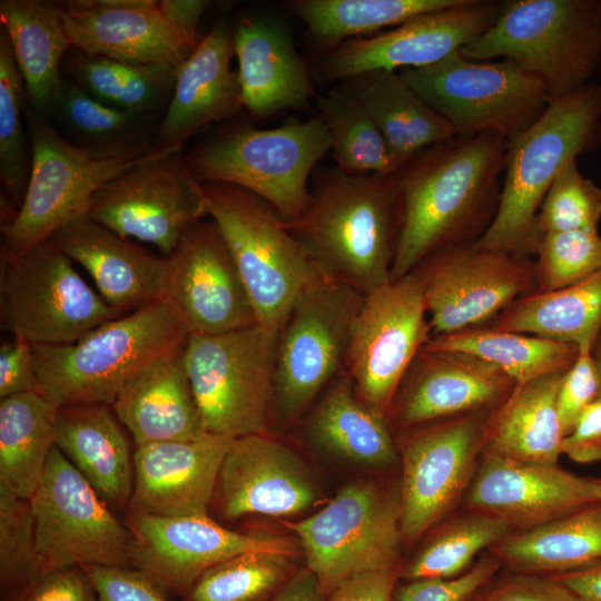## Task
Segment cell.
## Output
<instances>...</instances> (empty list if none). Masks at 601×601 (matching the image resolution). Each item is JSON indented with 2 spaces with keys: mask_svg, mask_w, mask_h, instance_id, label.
Instances as JSON below:
<instances>
[{
  "mask_svg": "<svg viewBox=\"0 0 601 601\" xmlns=\"http://www.w3.org/2000/svg\"><path fill=\"white\" fill-rule=\"evenodd\" d=\"M508 139L454 136L408 159L394 174L401 228L391 280L451 246L473 244L493 221L501 197Z\"/></svg>",
  "mask_w": 601,
  "mask_h": 601,
  "instance_id": "6da1fadb",
  "label": "cell"
},
{
  "mask_svg": "<svg viewBox=\"0 0 601 601\" xmlns=\"http://www.w3.org/2000/svg\"><path fill=\"white\" fill-rule=\"evenodd\" d=\"M287 227L324 279L365 296L391 282L401 228L394 177L315 170L307 205Z\"/></svg>",
  "mask_w": 601,
  "mask_h": 601,
  "instance_id": "7a4b0ae2",
  "label": "cell"
},
{
  "mask_svg": "<svg viewBox=\"0 0 601 601\" xmlns=\"http://www.w3.org/2000/svg\"><path fill=\"white\" fill-rule=\"evenodd\" d=\"M601 142V83L554 98L525 131L508 140L496 215L472 245L479 249L535 256L544 237L542 201L562 169Z\"/></svg>",
  "mask_w": 601,
  "mask_h": 601,
  "instance_id": "3957f363",
  "label": "cell"
},
{
  "mask_svg": "<svg viewBox=\"0 0 601 601\" xmlns=\"http://www.w3.org/2000/svg\"><path fill=\"white\" fill-rule=\"evenodd\" d=\"M189 331L168 298L114 318L61 345L32 344L42 394L57 408L102 403L160 357L181 352Z\"/></svg>",
  "mask_w": 601,
  "mask_h": 601,
  "instance_id": "277c9868",
  "label": "cell"
},
{
  "mask_svg": "<svg viewBox=\"0 0 601 601\" xmlns=\"http://www.w3.org/2000/svg\"><path fill=\"white\" fill-rule=\"evenodd\" d=\"M477 61L506 59L533 75L552 99L589 83L601 65V0H511L461 50Z\"/></svg>",
  "mask_w": 601,
  "mask_h": 601,
  "instance_id": "5b68a950",
  "label": "cell"
},
{
  "mask_svg": "<svg viewBox=\"0 0 601 601\" xmlns=\"http://www.w3.org/2000/svg\"><path fill=\"white\" fill-rule=\"evenodd\" d=\"M203 189L258 324L279 332L299 296L324 278L265 200L231 184L203 183Z\"/></svg>",
  "mask_w": 601,
  "mask_h": 601,
  "instance_id": "8992f818",
  "label": "cell"
},
{
  "mask_svg": "<svg viewBox=\"0 0 601 601\" xmlns=\"http://www.w3.org/2000/svg\"><path fill=\"white\" fill-rule=\"evenodd\" d=\"M329 150L328 129L318 115L270 129L236 127L196 148L186 161L201 183L250 191L292 224L307 205L309 177Z\"/></svg>",
  "mask_w": 601,
  "mask_h": 601,
  "instance_id": "52a82bcc",
  "label": "cell"
},
{
  "mask_svg": "<svg viewBox=\"0 0 601 601\" xmlns=\"http://www.w3.org/2000/svg\"><path fill=\"white\" fill-rule=\"evenodd\" d=\"M278 332L259 324L190 334L183 362L207 433L266 434L273 423Z\"/></svg>",
  "mask_w": 601,
  "mask_h": 601,
  "instance_id": "ba28073f",
  "label": "cell"
},
{
  "mask_svg": "<svg viewBox=\"0 0 601 601\" xmlns=\"http://www.w3.org/2000/svg\"><path fill=\"white\" fill-rule=\"evenodd\" d=\"M31 148L28 188L16 216L1 225V250L20 254L87 214L93 195L109 180L147 160L73 145L45 116L24 108Z\"/></svg>",
  "mask_w": 601,
  "mask_h": 601,
  "instance_id": "9c48e42d",
  "label": "cell"
},
{
  "mask_svg": "<svg viewBox=\"0 0 601 601\" xmlns=\"http://www.w3.org/2000/svg\"><path fill=\"white\" fill-rule=\"evenodd\" d=\"M400 73L456 136L497 134L509 140L530 128L552 100L542 81L514 62L472 60L460 50Z\"/></svg>",
  "mask_w": 601,
  "mask_h": 601,
  "instance_id": "30bf717a",
  "label": "cell"
},
{
  "mask_svg": "<svg viewBox=\"0 0 601 601\" xmlns=\"http://www.w3.org/2000/svg\"><path fill=\"white\" fill-rule=\"evenodd\" d=\"M0 308L4 328L41 345L73 343L122 316L85 282L52 238L20 254L1 250Z\"/></svg>",
  "mask_w": 601,
  "mask_h": 601,
  "instance_id": "8fae6325",
  "label": "cell"
},
{
  "mask_svg": "<svg viewBox=\"0 0 601 601\" xmlns=\"http://www.w3.org/2000/svg\"><path fill=\"white\" fill-rule=\"evenodd\" d=\"M288 528L326 597L352 577L401 565L400 489L376 481L348 483L318 512Z\"/></svg>",
  "mask_w": 601,
  "mask_h": 601,
  "instance_id": "7c38bea8",
  "label": "cell"
},
{
  "mask_svg": "<svg viewBox=\"0 0 601 601\" xmlns=\"http://www.w3.org/2000/svg\"><path fill=\"white\" fill-rule=\"evenodd\" d=\"M358 292L323 279L307 288L278 332L273 421L287 427L345 371Z\"/></svg>",
  "mask_w": 601,
  "mask_h": 601,
  "instance_id": "4fadbf2b",
  "label": "cell"
},
{
  "mask_svg": "<svg viewBox=\"0 0 601 601\" xmlns=\"http://www.w3.org/2000/svg\"><path fill=\"white\" fill-rule=\"evenodd\" d=\"M180 151L156 148L147 160L106 183L86 216L170 255L186 230L208 217L203 183Z\"/></svg>",
  "mask_w": 601,
  "mask_h": 601,
  "instance_id": "5bb4252c",
  "label": "cell"
},
{
  "mask_svg": "<svg viewBox=\"0 0 601 601\" xmlns=\"http://www.w3.org/2000/svg\"><path fill=\"white\" fill-rule=\"evenodd\" d=\"M39 554L49 570L130 566L134 539L111 508L55 446L30 497Z\"/></svg>",
  "mask_w": 601,
  "mask_h": 601,
  "instance_id": "9a60e30c",
  "label": "cell"
},
{
  "mask_svg": "<svg viewBox=\"0 0 601 601\" xmlns=\"http://www.w3.org/2000/svg\"><path fill=\"white\" fill-rule=\"evenodd\" d=\"M431 337L423 288L415 273L365 295L345 362L358 398L388 420L406 371Z\"/></svg>",
  "mask_w": 601,
  "mask_h": 601,
  "instance_id": "2e32d148",
  "label": "cell"
},
{
  "mask_svg": "<svg viewBox=\"0 0 601 601\" xmlns=\"http://www.w3.org/2000/svg\"><path fill=\"white\" fill-rule=\"evenodd\" d=\"M412 272L423 288L432 336L490 325L538 289L535 259L472 244L437 250Z\"/></svg>",
  "mask_w": 601,
  "mask_h": 601,
  "instance_id": "e0dca14e",
  "label": "cell"
},
{
  "mask_svg": "<svg viewBox=\"0 0 601 601\" xmlns=\"http://www.w3.org/2000/svg\"><path fill=\"white\" fill-rule=\"evenodd\" d=\"M489 412L440 420L404 431L400 484L404 542L418 540L466 493L482 454Z\"/></svg>",
  "mask_w": 601,
  "mask_h": 601,
  "instance_id": "ac0fdd59",
  "label": "cell"
},
{
  "mask_svg": "<svg viewBox=\"0 0 601 601\" xmlns=\"http://www.w3.org/2000/svg\"><path fill=\"white\" fill-rule=\"evenodd\" d=\"M500 2L459 0L371 37L328 49L313 77L341 83L371 71L416 69L436 63L481 36L495 20Z\"/></svg>",
  "mask_w": 601,
  "mask_h": 601,
  "instance_id": "d6986e66",
  "label": "cell"
},
{
  "mask_svg": "<svg viewBox=\"0 0 601 601\" xmlns=\"http://www.w3.org/2000/svg\"><path fill=\"white\" fill-rule=\"evenodd\" d=\"M126 525L134 539L130 566L165 593L181 598L203 573L235 555L296 553L285 538L234 531L209 515L159 516L128 511Z\"/></svg>",
  "mask_w": 601,
  "mask_h": 601,
  "instance_id": "ffe728a7",
  "label": "cell"
},
{
  "mask_svg": "<svg viewBox=\"0 0 601 601\" xmlns=\"http://www.w3.org/2000/svg\"><path fill=\"white\" fill-rule=\"evenodd\" d=\"M164 297L189 334H221L258 324L230 250L216 224L201 219L166 256Z\"/></svg>",
  "mask_w": 601,
  "mask_h": 601,
  "instance_id": "44dd1931",
  "label": "cell"
},
{
  "mask_svg": "<svg viewBox=\"0 0 601 601\" xmlns=\"http://www.w3.org/2000/svg\"><path fill=\"white\" fill-rule=\"evenodd\" d=\"M515 386L496 366L472 354L424 346L400 384L388 422L406 431L440 420L489 412Z\"/></svg>",
  "mask_w": 601,
  "mask_h": 601,
  "instance_id": "7402d4cb",
  "label": "cell"
},
{
  "mask_svg": "<svg viewBox=\"0 0 601 601\" xmlns=\"http://www.w3.org/2000/svg\"><path fill=\"white\" fill-rule=\"evenodd\" d=\"M601 501L598 479L559 465L521 463L482 453L465 493V505L504 521L512 532L526 531Z\"/></svg>",
  "mask_w": 601,
  "mask_h": 601,
  "instance_id": "603a6c76",
  "label": "cell"
},
{
  "mask_svg": "<svg viewBox=\"0 0 601 601\" xmlns=\"http://www.w3.org/2000/svg\"><path fill=\"white\" fill-rule=\"evenodd\" d=\"M316 500V485L299 456L266 433L233 439L211 504L224 519L236 520L250 514L288 516Z\"/></svg>",
  "mask_w": 601,
  "mask_h": 601,
  "instance_id": "cb8c5ba5",
  "label": "cell"
},
{
  "mask_svg": "<svg viewBox=\"0 0 601 601\" xmlns=\"http://www.w3.org/2000/svg\"><path fill=\"white\" fill-rule=\"evenodd\" d=\"M71 47L137 65L180 66L196 49L156 0L59 1Z\"/></svg>",
  "mask_w": 601,
  "mask_h": 601,
  "instance_id": "d4e9b609",
  "label": "cell"
},
{
  "mask_svg": "<svg viewBox=\"0 0 601 601\" xmlns=\"http://www.w3.org/2000/svg\"><path fill=\"white\" fill-rule=\"evenodd\" d=\"M231 441L207 434L193 441L136 446L128 511L159 516L209 515L220 465Z\"/></svg>",
  "mask_w": 601,
  "mask_h": 601,
  "instance_id": "484cf974",
  "label": "cell"
},
{
  "mask_svg": "<svg viewBox=\"0 0 601 601\" xmlns=\"http://www.w3.org/2000/svg\"><path fill=\"white\" fill-rule=\"evenodd\" d=\"M234 56V30L217 21L178 69L155 148L181 150L204 127L239 114L244 102Z\"/></svg>",
  "mask_w": 601,
  "mask_h": 601,
  "instance_id": "4316f807",
  "label": "cell"
},
{
  "mask_svg": "<svg viewBox=\"0 0 601 601\" xmlns=\"http://www.w3.org/2000/svg\"><path fill=\"white\" fill-rule=\"evenodd\" d=\"M51 238L93 279L105 302L125 315L164 298L166 257L80 216Z\"/></svg>",
  "mask_w": 601,
  "mask_h": 601,
  "instance_id": "83f0119b",
  "label": "cell"
},
{
  "mask_svg": "<svg viewBox=\"0 0 601 601\" xmlns=\"http://www.w3.org/2000/svg\"><path fill=\"white\" fill-rule=\"evenodd\" d=\"M234 46L245 109L268 117L307 105L313 75L283 24L244 17L234 30Z\"/></svg>",
  "mask_w": 601,
  "mask_h": 601,
  "instance_id": "f1b7e54d",
  "label": "cell"
},
{
  "mask_svg": "<svg viewBox=\"0 0 601 601\" xmlns=\"http://www.w3.org/2000/svg\"><path fill=\"white\" fill-rule=\"evenodd\" d=\"M183 351L148 365L111 405L136 446L193 441L209 434L186 373Z\"/></svg>",
  "mask_w": 601,
  "mask_h": 601,
  "instance_id": "f546056e",
  "label": "cell"
},
{
  "mask_svg": "<svg viewBox=\"0 0 601 601\" xmlns=\"http://www.w3.org/2000/svg\"><path fill=\"white\" fill-rule=\"evenodd\" d=\"M56 446L110 508L128 511L134 452L111 405L58 408Z\"/></svg>",
  "mask_w": 601,
  "mask_h": 601,
  "instance_id": "4dcf8cb0",
  "label": "cell"
},
{
  "mask_svg": "<svg viewBox=\"0 0 601 601\" xmlns=\"http://www.w3.org/2000/svg\"><path fill=\"white\" fill-rule=\"evenodd\" d=\"M563 374L516 385L492 408L484 422L482 453L528 464L558 465L564 434L556 396Z\"/></svg>",
  "mask_w": 601,
  "mask_h": 601,
  "instance_id": "1f68e13d",
  "label": "cell"
},
{
  "mask_svg": "<svg viewBox=\"0 0 601 601\" xmlns=\"http://www.w3.org/2000/svg\"><path fill=\"white\" fill-rule=\"evenodd\" d=\"M341 85L368 112L400 168L421 150L455 136L397 71H371Z\"/></svg>",
  "mask_w": 601,
  "mask_h": 601,
  "instance_id": "d6a6232c",
  "label": "cell"
},
{
  "mask_svg": "<svg viewBox=\"0 0 601 601\" xmlns=\"http://www.w3.org/2000/svg\"><path fill=\"white\" fill-rule=\"evenodd\" d=\"M0 21L24 82L27 105L46 117L63 79L61 62L72 48L59 1L1 0Z\"/></svg>",
  "mask_w": 601,
  "mask_h": 601,
  "instance_id": "836d02e7",
  "label": "cell"
},
{
  "mask_svg": "<svg viewBox=\"0 0 601 601\" xmlns=\"http://www.w3.org/2000/svg\"><path fill=\"white\" fill-rule=\"evenodd\" d=\"M387 418L368 408L356 395L344 371L324 392L305 425L317 449L355 464L387 469L397 450Z\"/></svg>",
  "mask_w": 601,
  "mask_h": 601,
  "instance_id": "e575fe53",
  "label": "cell"
},
{
  "mask_svg": "<svg viewBox=\"0 0 601 601\" xmlns=\"http://www.w3.org/2000/svg\"><path fill=\"white\" fill-rule=\"evenodd\" d=\"M509 572L554 575L601 560V501L540 526L512 532L490 549Z\"/></svg>",
  "mask_w": 601,
  "mask_h": 601,
  "instance_id": "d590c367",
  "label": "cell"
},
{
  "mask_svg": "<svg viewBox=\"0 0 601 601\" xmlns=\"http://www.w3.org/2000/svg\"><path fill=\"white\" fill-rule=\"evenodd\" d=\"M489 326L592 349L601 331V269L566 287L519 298Z\"/></svg>",
  "mask_w": 601,
  "mask_h": 601,
  "instance_id": "8d00e7d4",
  "label": "cell"
},
{
  "mask_svg": "<svg viewBox=\"0 0 601 601\" xmlns=\"http://www.w3.org/2000/svg\"><path fill=\"white\" fill-rule=\"evenodd\" d=\"M58 408L42 394L0 398V485L30 500L56 446Z\"/></svg>",
  "mask_w": 601,
  "mask_h": 601,
  "instance_id": "74e56055",
  "label": "cell"
},
{
  "mask_svg": "<svg viewBox=\"0 0 601 601\" xmlns=\"http://www.w3.org/2000/svg\"><path fill=\"white\" fill-rule=\"evenodd\" d=\"M70 142L81 148L121 156H144L149 145L151 117L111 107L62 79L46 116Z\"/></svg>",
  "mask_w": 601,
  "mask_h": 601,
  "instance_id": "f35d334b",
  "label": "cell"
},
{
  "mask_svg": "<svg viewBox=\"0 0 601 601\" xmlns=\"http://www.w3.org/2000/svg\"><path fill=\"white\" fill-rule=\"evenodd\" d=\"M424 346L472 354L496 366L516 385L565 373L580 353L575 344L489 325L432 336Z\"/></svg>",
  "mask_w": 601,
  "mask_h": 601,
  "instance_id": "ab89813d",
  "label": "cell"
},
{
  "mask_svg": "<svg viewBox=\"0 0 601 601\" xmlns=\"http://www.w3.org/2000/svg\"><path fill=\"white\" fill-rule=\"evenodd\" d=\"M73 50L68 79L93 98L145 117L168 106L180 66L128 63Z\"/></svg>",
  "mask_w": 601,
  "mask_h": 601,
  "instance_id": "60d3db41",
  "label": "cell"
},
{
  "mask_svg": "<svg viewBox=\"0 0 601 601\" xmlns=\"http://www.w3.org/2000/svg\"><path fill=\"white\" fill-rule=\"evenodd\" d=\"M459 0H292L286 6L311 35L329 49L371 37Z\"/></svg>",
  "mask_w": 601,
  "mask_h": 601,
  "instance_id": "b9f144b4",
  "label": "cell"
},
{
  "mask_svg": "<svg viewBox=\"0 0 601 601\" xmlns=\"http://www.w3.org/2000/svg\"><path fill=\"white\" fill-rule=\"evenodd\" d=\"M335 167L352 175H393L398 168L364 107L341 85L317 97Z\"/></svg>",
  "mask_w": 601,
  "mask_h": 601,
  "instance_id": "7bdbcfd3",
  "label": "cell"
},
{
  "mask_svg": "<svg viewBox=\"0 0 601 601\" xmlns=\"http://www.w3.org/2000/svg\"><path fill=\"white\" fill-rule=\"evenodd\" d=\"M512 529L502 520L474 510L462 513L442 525L406 563L400 579L454 578L472 565L484 549H491Z\"/></svg>",
  "mask_w": 601,
  "mask_h": 601,
  "instance_id": "ee69618b",
  "label": "cell"
},
{
  "mask_svg": "<svg viewBox=\"0 0 601 601\" xmlns=\"http://www.w3.org/2000/svg\"><path fill=\"white\" fill-rule=\"evenodd\" d=\"M293 555L253 551L229 558L203 573L183 601H272L296 573Z\"/></svg>",
  "mask_w": 601,
  "mask_h": 601,
  "instance_id": "f6af8a7d",
  "label": "cell"
},
{
  "mask_svg": "<svg viewBox=\"0 0 601 601\" xmlns=\"http://www.w3.org/2000/svg\"><path fill=\"white\" fill-rule=\"evenodd\" d=\"M27 102L24 82L9 39L0 32V178L12 204L22 205L31 170V148L22 117Z\"/></svg>",
  "mask_w": 601,
  "mask_h": 601,
  "instance_id": "bcb514c9",
  "label": "cell"
},
{
  "mask_svg": "<svg viewBox=\"0 0 601 601\" xmlns=\"http://www.w3.org/2000/svg\"><path fill=\"white\" fill-rule=\"evenodd\" d=\"M30 501L0 485V601H17L47 572Z\"/></svg>",
  "mask_w": 601,
  "mask_h": 601,
  "instance_id": "7dc6e473",
  "label": "cell"
},
{
  "mask_svg": "<svg viewBox=\"0 0 601 601\" xmlns=\"http://www.w3.org/2000/svg\"><path fill=\"white\" fill-rule=\"evenodd\" d=\"M536 292L556 290L601 269L598 230L545 234L536 253Z\"/></svg>",
  "mask_w": 601,
  "mask_h": 601,
  "instance_id": "c3c4849f",
  "label": "cell"
},
{
  "mask_svg": "<svg viewBox=\"0 0 601 601\" xmlns=\"http://www.w3.org/2000/svg\"><path fill=\"white\" fill-rule=\"evenodd\" d=\"M543 233L598 230L601 220V187L584 177L570 161L549 188L538 214Z\"/></svg>",
  "mask_w": 601,
  "mask_h": 601,
  "instance_id": "681fc988",
  "label": "cell"
},
{
  "mask_svg": "<svg viewBox=\"0 0 601 601\" xmlns=\"http://www.w3.org/2000/svg\"><path fill=\"white\" fill-rule=\"evenodd\" d=\"M502 568L492 554L482 556L467 571L454 578H427L396 587L395 601H470Z\"/></svg>",
  "mask_w": 601,
  "mask_h": 601,
  "instance_id": "f907efd6",
  "label": "cell"
},
{
  "mask_svg": "<svg viewBox=\"0 0 601 601\" xmlns=\"http://www.w3.org/2000/svg\"><path fill=\"white\" fill-rule=\"evenodd\" d=\"M591 348H580L573 365L562 375L556 406L564 436L573 428L583 411L601 395V383Z\"/></svg>",
  "mask_w": 601,
  "mask_h": 601,
  "instance_id": "816d5d0a",
  "label": "cell"
},
{
  "mask_svg": "<svg viewBox=\"0 0 601 601\" xmlns=\"http://www.w3.org/2000/svg\"><path fill=\"white\" fill-rule=\"evenodd\" d=\"M98 601H169L146 574L132 566L82 565Z\"/></svg>",
  "mask_w": 601,
  "mask_h": 601,
  "instance_id": "f5cc1de1",
  "label": "cell"
},
{
  "mask_svg": "<svg viewBox=\"0 0 601 601\" xmlns=\"http://www.w3.org/2000/svg\"><path fill=\"white\" fill-rule=\"evenodd\" d=\"M481 601H585L552 575L514 573L483 588Z\"/></svg>",
  "mask_w": 601,
  "mask_h": 601,
  "instance_id": "db71d44e",
  "label": "cell"
},
{
  "mask_svg": "<svg viewBox=\"0 0 601 601\" xmlns=\"http://www.w3.org/2000/svg\"><path fill=\"white\" fill-rule=\"evenodd\" d=\"M29 392L40 393L32 344L13 336L0 346V398Z\"/></svg>",
  "mask_w": 601,
  "mask_h": 601,
  "instance_id": "11a10c76",
  "label": "cell"
},
{
  "mask_svg": "<svg viewBox=\"0 0 601 601\" xmlns=\"http://www.w3.org/2000/svg\"><path fill=\"white\" fill-rule=\"evenodd\" d=\"M17 601H98L82 566L50 570Z\"/></svg>",
  "mask_w": 601,
  "mask_h": 601,
  "instance_id": "9f6ffc18",
  "label": "cell"
},
{
  "mask_svg": "<svg viewBox=\"0 0 601 601\" xmlns=\"http://www.w3.org/2000/svg\"><path fill=\"white\" fill-rule=\"evenodd\" d=\"M562 454L580 464L601 460V395L583 411L564 436Z\"/></svg>",
  "mask_w": 601,
  "mask_h": 601,
  "instance_id": "6f0895ef",
  "label": "cell"
},
{
  "mask_svg": "<svg viewBox=\"0 0 601 601\" xmlns=\"http://www.w3.org/2000/svg\"><path fill=\"white\" fill-rule=\"evenodd\" d=\"M401 565L352 577L338 584L326 601H395Z\"/></svg>",
  "mask_w": 601,
  "mask_h": 601,
  "instance_id": "680465c9",
  "label": "cell"
},
{
  "mask_svg": "<svg viewBox=\"0 0 601 601\" xmlns=\"http://www.w3.org/2000/svg\"><path fill=\"white\" fill-rule=\"evenodd\" d=\"M209 2L205 0H161L167 19L188 41L198 45V24Z\"/></svg>",
  "mask_w": 601,
  "mask_h": 601,
  "instance_id": "91938a15",
  "label": "cell"
},
{
  "mask_svg": "<svg viewBox=\"0 0 601 601\" xmlns=\"http://www.w3.org/2000/svg\"><path fill=\"white\" fill-rule=\"evenodd\" d=\"M585 601H601V560L561 574L552 575Z\"/></svg>",
  "mask_w": 601,
  "mask_h": 601,
  "instance_id": "94428289",
  "label": "cell"
},
{
  "mask_svg": "<svg viewBox=\"0 0 601 601\" xmlns=\"http://www.w3.org/2000/svg\"><path fill=\"white\" fill-rule=\"evenodd\" d=\"M327 597L319 590L316 577L306 566L284 584L272 601H326Z\"/></svg>",
  "mask_w": 601,
  "mask_h": 601,
  "instance_id": "6125c7cd",
  "label": "cell"
},
{
  "mask_svg": "<svg viewBox=\"0 0 601 601\" xmlns=\"http://www.w3.org/2000/svg\"><path fill=\"white\" fill-rule=\"evenodd\" d=\"M591 354L601 383V331L592 346Z\"/></svg>",
  "mask_w": 601,
  "mask_h": 601,
  "instance_id": "be15d7a7",
  "label": "cell"
},
{
  "mask_svg": "<svg viewBox=\"0 0 601 601\" xmlns=\"http://www.w3.org/2000/svg\"><path fill=\"white\" fill-rule=\"evenodd\" d=\"M470 601H481V600L479 599L477 595H475V597H474L473 599H471Z\"/></svg>",
  "mask_w": 601,
  "mask_h": 601,
  "instance_id": "e7e4bbea",
  "label": "cell"
},
{
  "mask_svg": "<svg viewBox=\"0 0 601 601\" xmlns=\"http://www.w3.org/2000/svg\"><path fill=\"white\" fill-rule=\"evenodd\" d=\"M598 481H599V484H600V490H601V479H598Z\"/></svg>",
  "mask_w": 601,
  "mask_h": 601,
  "instance_id": "03108f58",
  "label": "cell"
}]
</instances>
